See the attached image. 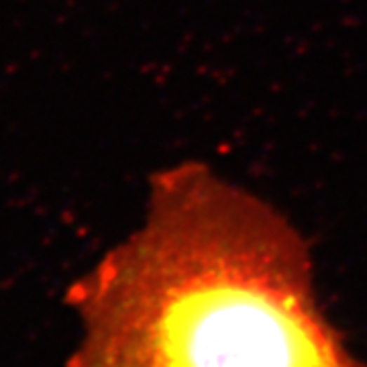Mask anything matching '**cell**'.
Listing matches in <instances>:
<instances>
[{
	"instance_id": "1",
	"label": "cell",
	"mask_w": 367,
	"mask_h": 367,
	"mask_svg": "<svg viewBox=\"0 0 367 367\" xmlns=\"http://www.w3.org/2000/svg\"><path fill=\"white\" fill-rule=\"evenodd\" d=\"M65 300L82 331L67 367H367L302 235L202 164L155 173L141 222Z\"/></svg>"
}]
</instances>
